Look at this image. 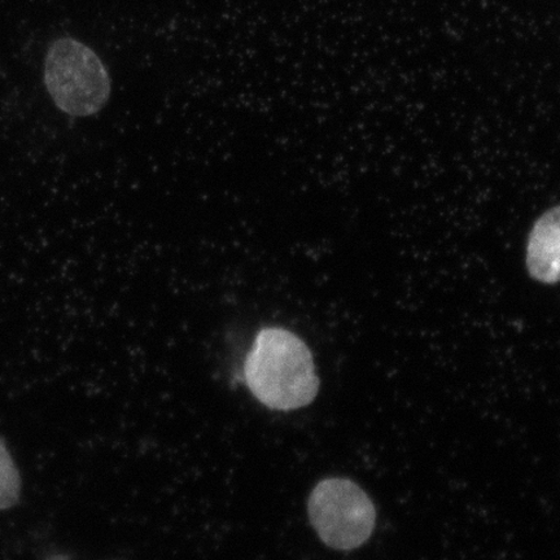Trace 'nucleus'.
<instances>
[{
    "mask_svg": "<svg viewBox=\"0 0 560 560\" xmlns=\"http://www.w3.org/2000/svg\"><path fill=\"white\" fill-rule=\"evenodd\" d=\"M244 377L252 395L271 410L305 408L319 390L310 347L282 327L258 331L244 363Z\"/></svg>",
    "mask_w": 560,
    "mask_h": 560,
    "instance_id": "obj_1",
    "label": "nucleus"
},
{
    "mask_svg": "<svg viewBox=\"0 0 560 560\" xmlns=\"http://www.w3.org/2000/svg\"><path fill=\"white\" fill-rule=\"evenodd\" d=\"M45 85L56 107L73 117L100 114L112 94L110 75L100 55L70 37L48 47Z\"/></svg>",
    "mask_w": 560,
    "mask_h": 560,
    "instance_id": "obj_2",
    "label": "nucleus"
},
{
    "mask_svg": "<svg viewBox=\"0 0 560 560\" xmlns=\"http://www.w3.org/2000/svg\"><path fill=\"white\" fill-rule=\"evenodd\" d=\"M311 523L320 540L336 550H354L369 541L376 523L373 501L349 479L318 482L307 502Z\"/></svg>",
    "mask_w": 560,
    "mask_h": 560,
    "instance_id": "obj_3",
    "label": "nucleus"
},
{
    "mask_svg": "<svg viewBox=\"0 0 560 560\" xmlns=\"http://www.w3.org/2000/svg\"><path fill=\"white\" fill-rule=\"evenodd\" d=\"M527 270L544 284L560 280V206L545 212L532 228L527 243Z\"/></svg>",
    "mask_w": 560,
    "mask_h": 560,
    "instance_id": "obj_4",
    "label": "nucleus"
},
{
    "mask_svg": "<svg viewBox=\"0 0 560 560\" xmlns=\"http://www.w3.org/2000/svg\"><path fill=\"white\" fill-rule=\"evenodd\" d=\"M21 476L4 441L0 439V511L16 506L20 501Z\"/></svg>",
    "mask_w": 560,
    "mask_h": 560,
    "instance_id": "obj_5",
    "label": "nucleus"
}]
</instances>
